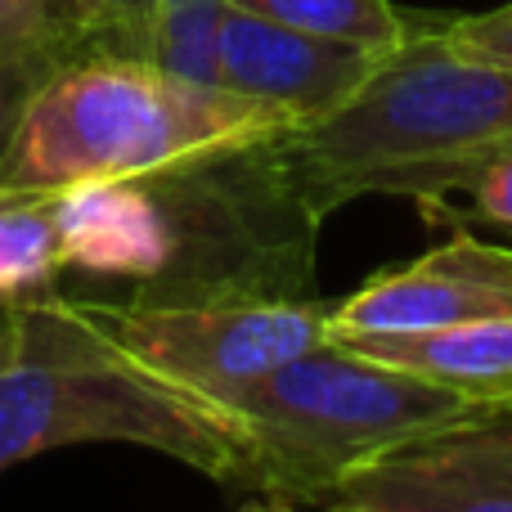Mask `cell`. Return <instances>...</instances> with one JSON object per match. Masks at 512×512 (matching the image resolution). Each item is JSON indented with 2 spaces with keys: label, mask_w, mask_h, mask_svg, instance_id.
Returning a JSON list of instances; mask_svg holds the SVG:
<instances>
[{
  "label": "cell",
  "mask_w": 512,
  "mask_h": 512,
  "mask_svg": "<svg viewBox=\"0 0 512 512\" xmlns=\"http://www.w3.org/2000/svg\"><path fill=\"white\" fill-rule=\"evenodd\" d=\"M445 14H418L360 90L270 140L297 203L324 225L355 198H414L441 212L486 162L512 153V68L454 50Z\"/></svg>",
  "instance_id": "1"
},
{
  "label": "cell",
  "mask_w": 512,
  "mask_h": 512,
  "mask_svg": "<svg viewBox=\"0 0 512 512\" xmlns=\"http://www.w3.org/2000/svg\"><path fill=\"white\" fill-rule=\"evenodd\" d=\"M158 450L239 486L248 436L225 405L162 378L59 292L18 301V342L0 369V472L68 445Z\"/></svg>",
  "instance_id": "2"
},
{
  "label": "cell",
  "mask_w": 512,
  "mask_h": 512,
  "mask_svg": "<svg viewBox=\"0 0 512 512\" xmlns=\"http://www.w3.org/2000/svg\"><path fill=\"white\" fill-rule=\"evenodd\" d=\"M288 113L225 86L171 77L131 54H90L50 72L18 117L0 189L50 194L77 180H149L274 140Z\"/></svg>",
  "instance_id": "3"
},
{
  "label": "cell",
  "mask_w": 512,
  "mask_h": 512,
  "mask_svg": "<svg viewBox=\"0 0 512 512\" xmlns=\"http://www.w3.org/2000/svg\"><path fill=\"white\" fill-rule=\"evenodd\" d=\"M225 409L248 436L239 486L265 490L283 504H328L382 454L472 423L499 405L328 337L234 391Z\"/></svg>",
  "instance_id": "4"
},
{
  "label": "cell",
  "mask_w": 512,
  "mask_h": 512,
  "mask_svg": "<svg viewBox=\"0 0 512 512\" xmlns=\"http://www.w3.org/2000/svg\"><path fill=\"white\" fill-rule=\"evenodd\" d=\"M117 346L162 378L225 400L292 355L328 342L333 301L319 297H203V301H81Z\"/></svg>",
  "instance_id": "5"
},
{
  "label": "cell",
  "mask_w": 512,
  "mask_h": 512,
  "mask_svg": "<svg viewBox=\"0 0 512 512\" xmlns=\"http://www.w3.org/2000/svg\"><path fill=\"white\" fill-rule=\"evenodd\" d=\"M512 315V248L459 230L333 301L328 337H414Z\"/></svg>",
  "instance_id": "6"
},
{
  "label": "cell",
  "mask_w": 512,
  "mask_h": 512,
  "mask_svg": "<svg viewBox=\"0 0 512 512\" xmlns=\"http://www.w3.org/2000/svg\"><path fill=\"white\" fill-rule=\"evenodd\" d=\"M328 512H512V400L360 468Z\"/></svg>",
  "instance_id": "7"
},
{
  "label": "cell",
  "mask_w": 512,
  "mask_h": 512,
  "mask_svg": "<svg viewBox=\"0 0 512 512\" xmlns=\"http://www.w3.org/2000/svg\"><path fill=\"white\" fill-rule=\"evenodd\" d=\"M63 270L113 279L162 297L176 274V230L158 176L149 180H77L50 189Z\"/></svg>",
  "instance_id": "8"
},
{
  "label": "cell",
  "mask_w": 512,
  "mask_h": 512,
  "mask_svg": "<svg viewBox=\"0 0 512 512\" xmlns=\"http://www.w3.org/2000/svg\"><path fill=\"white\" fill-rule=\"evenodd\" d=\"M382 54L360 45L310 36L274 18L234 9L225 0L221 18V86L234 95L288 113L292 122H315L355 95L378 68Z\"/></svg>",
  "instance_id": "9"
},
{
  "label": "cell",
  "mask_w": 512,
  "mask_h": 512,
  "mask_svg": "<svg viewBox=\"0 0 512 512\" xmlns=\"http://www.w3.org/2000/svg\"><path fill=\"white\" fill-rule=\"evenodd\" d=\"M342 346L373 355L382 364L409 369L427 382H441L472 400L504 405L512 400V315L477 319V324L441 328L414 337H333Z\"/></svg>",
  "instance_id": "10"
},
{
  "label": "cell",
  "mask_w": 512,
  "mask_h": 512,
  "mask_svg": "<svg viewBox=\"0 0 512 512\" xmlns=\"http://www.w3.org/2000/svg\"><path fill=\"white\" fill-rule=\"evenodd\" d=\"M90 54L131 50L86 0H0V68L50 77Z\"/></svg>",
  "instance_id": "11"
},
{
  "label": "cell",
  "mask_w": 512,
  "mask_h": 512,
  "mask_svg": "<svg viewBox=\"0 0 512 512\" xmlns=\"http://www.w3.org/2000/svg\"><path fill=\"white\" fill-rule=\"evenodd\" d=\"M230 5L373 54H391L418 27V14H405L391 0H230Z\"/></svg>",
  "instance_id": "12"
},
{
  "label": "cell",
  "mask_w": 512,
  "mask_h": 512,
  "mask_svg": "<svg viewBox=\"0 0 512 512\" xmlns=\"http://www.w3.org/2000/svg\"><path fill=\"white\" fill-rule=\"evenodd\" d=\"M63 274L50 194L0 189V301H27Z\"/></svg>",
  "instance_id": "13"
},
{
  "label": "cell",
  "mask_w": 512,
  "mask_h": 512,
  "mask_svg": "<svg viewBox=\"0 0 512 512\" xmlns=\"http://www.w3.org/2000/svg\"><path fill=\"white\" fill-rule=\"evenodd\" d=\"M221 18L225 0H167L149 32V63L171 77L221 86Z\"/></svg>",
  "instance_id": "14"
},
{
  "label": "cell",
  "mask_w": 512,
  "mask_h": 512,
  "mask_svg": "<svg viewBox=\"0 0 512 512\" xmlns=\"http://www.w3.org/2000/svg\"><path fill=\"white\" fill-rule=\"evenodd\" d=\"M441 36L454 50L472 54V59H490L512 68V0L486 14H445Z\"/></svg>",
  "instance_id": "15"
},
{
  "label": "cell",
  "mask_w": 512,
  "mask_h": 512,
  "mask_svg": "<svg viewBox=\"0 0 512 512\" xmlns=\"http://www.w3.org/2000/svg\"><path fill=\"white\" fill-rule=\"evenodd\" d=\"M472 198V212L490 225H508L512 230V153L486 162V167L472 176V185L463 189Z\"/></svg>",
  "instance_id": "16"
},
{
  "label": "cell",
  "mask_w": 512,
  "mask_h": 512,
  "mask_svg": "<svg viewBox=\"0 0 512 512\" xmlns=\"http://www.w3.org/2000/svg\"><path fill=\"white\" fill-rule=\"evenodd\" d=\"M86 5L122 36L135 59H149V32H153V18H158L162 0H86Z\"/></svg>",
  "instance_id": "17"
},
{
  "label": "cell",
  "mask_w": 512,
  "mask_h": 512,
  "mask_svg": "<svg viewBox=\"0 0 512 512\" xmlns=\"http://www.w3.org/2000/svg\"><path fill=\"white\" fill-rule=\"evenodd\" d=\"M41 72H27V68H0V162H5L9 144H14V131H18V117H23L27 99L32 90L41 86Z\"/></svg>",
  "instance_id": "18"
},
{
  "label": "cell",
  "mask_w": 512,
  "mask_h": 512,
  "mask_svg": "<svg viewBox=\"0 0 512 512\" xmlns=\"http://www.w3.org/2000/svg\"><path fill=\"white\" fill-rule=\"evenodd\" d=\"M18 342V301H0V369L9 364Z\"/></svg>",
  "instance_id": "19"
},
{
  "label": "cell",
  "mask_w": 512,
  "mask_h": 512,
  "mask_svg": "<svg viewBox=\"0 0 512 512\" xmlns=\"http://www.w3.org/2000/svg\"><path fill=\"white\" fill-rule=\"evenodd\" d=\"M252 512H288V508H252Z\"/></svg>",
  "instance_id": "20"
}]
</instances>
